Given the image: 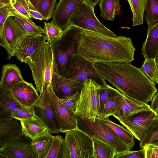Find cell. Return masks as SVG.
Returning <instances> with one entry per match:
<instances>
[{
    "mask_svg": "<svg viewBox=\"0 0 158 158\" xmlns=\"http://www.w3.org/2000/svg\"><path fill=\"white\" fill-rule=\"evenodd\" d=\"M23 106L15 97L11 90L0 87V120L12 119L11 112Z\"/></svg>",
    "mask_w": 158,
    "mask_h": 158,
    "instance_id": "ffe728a7",
    "label": "cell"
},
{
    "mask_svg": "<svg viewBox=\"0 0 158 158\" xmlns=\"http://www.w3.org/2000/svg\"><path fill=\"white\" fill-rule=\"evenodd\" d=\"M94 8L85 0L82 1L71 19L69 25L76 27L83 30L104 35L117 36L99 21L94 13Z\"/></svg>",
    "mask_w": 158,
    "mask_h": 158,
    "instance_id": "52a82bcc",
    "label": "cell"
},
{
    "mask_svg": "<svg viewBox=\"0 0 158 158\" xmlns=\"http://www.w3.org/2000/svg\"><path fill=\"white\" fill-rule=\"evenodd\" d=\"M15 20L28 35L45 34L44 29L37 26L31 19L23 16L14 17Z\"/></svg>",
    "mask_w": 158,
    "mask_h": 158,
    "instance_id": "f546056e",
    "label": "cell"
},
{
    "mask_svg": "<svg viewBox=\"0 0 158 158\" xmlns=\"http://www.w3.org/2000/svg\"><path fill=\"white\" fill-rule=\"evenodd\" d=\"M10 2L14 8L22 15L31 19L29 8L26 0H10Z\"/></svg>",
    "mask_w": 158,
    "mask_h": 158,
    "instance_id": "60d3db41",
    "label": "cell"
},
{
    "mask_svg": "<svg viewBox=\"0 0 158 158\" xmlns=\"http://www.w3.org/2000/svg\"><path fill=\"white\" fill-rule=\"evenodd\" d=\"M83 0H60L52 15V21L63 31L69 21L80 3Z\"/></svg>",
    "mask_w": 158,
    "mask_h": 158,
    "instance_id": "9a60e30c",
    "label": "cell"
},
{
    "mask_svg": "<svg viewBox=\"0 0 158 158\" xmlns=\"http://www.w3.org/2000/svg\"><path fill=\"white\" fill-rule=\"evenodd\" d=\"M23 135L6 143L0 148V158H35L31 142L22 138Z\"/></svg>",
    "mask_w": 158,
    "mask_h": 158,
    "instance_id": "5bb4252c",
    "label": "cell"
},
{
    "mask_svg": "<svg viewBox=\"0 0 158 158\" xmlns=\"http://www.w3.org/2000/svg\"><path fill=\"white\" fill-rule=\"evenodd\" d=\"M24 63L31 69L37 91L41 93L45 86L52 85L53 75L56 71L49 42H43Z\"/></svg>",
    "mask_w": 158,
    "mask_h": 158,
    "instance_id": "3957f363",
    "label": "cell"
},
{
    "mask_svg": "<svg viewBox=\"0 0 158 158\" xmlns=\"http://www.w3.org/2000/svg\"><path fill=\"white\" fill-rule=\"evenodd\" d=\"M144 17L150 27L158 23V0H146Z\"/></svg>",
    "mask_w": 158,
    "mask_h": 158,
    "instance_id": "1f68e13d",
    "label": "cell"
},
{
    "mask_svg": "<svg viewBox=\"0 0 158 158\" xmlns=\"http://www.w3.org/2000/svg\"><path fill=\"white\" fill-rule=\"evenodd\" d=\"M133 14V26L142 25L146 0H127Z\"/></svg>",
    "mask_w": 158,
    "mask_h": 158,
    "instance_id": "f1b7e54d",
    "label": "cell"
},
{
    "mask_svg": "<svg viewBox=\"0 0 158 158\" xmlns=\"http://www.w3.org/2000/svg\"><path fill=\"white\" fill-rule=\"evenodd\" d=\"M158 115L152 110L143 111L122 118L118 121L139 141Z\"/></svg>",
    "mask_w": 158,
    "mask_h": 158,
    "instance_id": "7c38bea8",
    "label": "cell"
},
{
    "mask_svg": "<svg viewBox=\"0 0 158 158\" xmlns=\"http://www.w3.org/2000/svg\"><path fill=\"white\" fill-rule=\"evenodd\" d=\"M151 110L150 106L148 104L123 94L121 105L118 110L112 116L118 120L139 112Z\"/></svg>",
    "mask_w": 158,
    "mask_h": 158,
    "instance_id": "d6986e66",
    "label": "cell"
},
{
    "mask_svg": "<svg viewBox=\"0 0 158 158\" xmlns=\"http://www.w3.org/2000/svg\"><path fill=\"white\" fill-rule=\"evenodd\" d=\"M62 158H94L92 138L79 128L66 132Z\"/></svg>",
    "mask_w": 158,
    "mask_h": 158,
    "instance_id": "8992f818",
    "label": "cell"
},
{
    "mask_svg": "<svg viewBox=\"0 0 158 158\" xmlns=\"http://www.w3.org/2000/svg\"><path fill=\"white\" fill-rule=\"evenodd\" d=\"M156 69L155 78V83H158V56L156 59Z\"/></svg>",
    "mask_w": 158,
    "mask_h": 158,
    "instance_id": "f907efd6",
    "label": "cell"
},
{
    "mask_svg": "<svg viewBox=\"0 0 158 158\" xmlns=\"http://www.w3.org/2000/svg\"><path fill=\"white\" fill-rule=\"evenodd\" d=\"M141 52L144 59H156L158 56V23L148 28L147 37L143 43Z\"/></svg>",
    "mask_w": 158,
    "mask_h": 158,
    "instance_id": "603a6c76",
    "label": "cell"
},
{
    "mask_svg": "<svg viewBox=\"0 0 158 158\" xmlns=\"http://www.w3.org/2000/svg\"><path fill=\"white\" fill-rule=\"evenodd\" d=\"M33 85L24 80L17 84L11 90L17 101L23 106L30 107L38 100L39 95Z\"/></svg>",
    "mask_w": 158,
    "mask_h": 158,
    "instance_id": "ac0fdd59",
    "label": "cell"
},
{
    "mask_svg": "<svg viewBox=\"0 0 158 158\" xmlns=\"http://www.w3.org/2000/svg\"><path fill=\"white\" fill-rule=\"evenodd\" d=\"M120 0H100L99 6L100 16L107 20L112 21L120 12Z\"/></svg>",
    "mask_w": 158,
    "mask_h": 158,
    "instance_id": "4316f807",
    "label": "cell"
},
{
    "mask_svg": "<svg viewBox=\"0 0 158 158\" xmlns=\"http://www.w3.org/2000/svg\"><path fill=\"white\" fill-rule=\"evenodd\" d=\"M10 16L19 17L23 16L14 8L10 2L0 8V33L3 30L6 20Z\"/></svg>",
    "mask_w": 158,
    "mask_h": 158,
    "instance_id": "74e56055",
    "label": "cell"
},
{
    "mask_svg": "<svg viewBox=\"0 0 158 158\" xmlns=\"http://www.w3.org/2000/svg\"><path fill=\"white\" fill-rule=\"evenodd\" d=\"M122 95L120 92L110 98L105 103L99 117H108L115 113L121 105Z\"/></svg>",
    "mask_w": 158,
    "mask_h": 158,
    "instance_id": "4dcf8cb0",
    "label": "cell"
},
{
    "mask_svg": "<svg viewBox=\"0 0 158 158\" xmlns=\"http://www.w3.org/2000/svg\"><path fill=\"white\" fill-rule=\"evenodd\" d=\"M29 12L31 17L33 18L40 20L43 19L42 16L38 11L29 9Z\"/></svg>",
    "mask_w": 158,
    "mask_h": 158,
    "instance_id": "7dc6e473",
    "label": "cell"
},
{
    "mask_svg": "<svg viewBox=\"0 0 158 158\" xmlns=\"http://www.w3.org/2000/svg\"><path fill=\"white\" fill-rule=\"evenodd\" d=\"M56 0H42L38 11L42 16L43 19L48 21L52 16L56 5Z\"/></svg>",
    "mask_w": 158,
    "mask_h": 158,
    "instance_id": "8d00e7d4",
    "label": "cell"
},
{
    "mask_svg": "<svg viewBox=\"0 0 158 158\" xmlns=\"http://www.w3.org/2000/svg\"><path fill=\"white\" fill-rule=\"evenodd\" d=\"M17 120H0V146L22 135V127Z\"/></svg>",
    "mask_w": 158,
    "mask_h": 158,
    "instance_id": "7402d4cb",
    "label": "cell"
},
{
    "mask_svg": "<svg viewBox=\"0 0 158 158\" xmlns=\"http://www.w3.org/2000/svg\"><path fill=\"white\" fill-rule=\"evenodd\" d=\"M33 106L35 116L41 121L51 134L60 132L59 125L49 104L44 88Z\"/></svg>",
    "mask_w": 158,
    "mask_h": 158,
    "instance_id": "4fadbf2b",
    "label": "cell"
},
{
    "mask_svg": "<svg viewBox=\"0 0 158 158\" xmlns=\"http://www.w3.org/2000/svg\"><path fill=\"white\" fill-rule=\"evenodd\" d=\"M10 0H0V8L10 3Z\"/></svg>",
    "mask_w": 158,
    "mask_h": 158,
    "instance_id": "681fc988",
    "label": "cell"
},
{
    "mask_svg": "<svg viewBox=\"0 0 158 158\" xmlns=\"http://www.w3.org/2000/svg\"><path fill=\"white\" fill-rule=\"evenodd\" d=\"M47 98L53 114L59 125L60 131L66 132L78 128V118L76 114L69 111L53 92L52 85H46Z\"/></svg>",
    "mask_w": 158,
    "mask_h": 158,
    "instance_id": "30bf717a",
    "label": "cell"
},
{
    "mask_svg": "<svg viewBox=\"0 0 158 158\" xmlns=\"http://www.w3.org/2000/svg\"><path fill=\"white\" fill-rule=\"evenodd\" d=\"M158 85V83H157Z\"/></svg>",
    "mask_w": 158,
    "mask_h": 158,
    "instance_id": "f5cc1de1",
    "label": "cell"
},
{
    "mask_svg": "<svg viewBox=\"0 0 158 158\" xmlns=\"http://www.w3.org/2000/svg\"><path fill=\"white\" fill-rule=\"evenodd\" d=\"M12 117L19 121L33 119L35 118L34 106L18 108L11 112Z\"/></svg>",
    "mask_w": 158,
    "mask_h": 158,
    "instance_id": "d590c367",
    "label": "cell"
},
{
    "mask_svg": "<svg viewBox=\"0 0 158 158\" xmlns=\"http://www.w3.org/2000/svg\"><path fill=\"white\" fill-rule=\"evenodd\" d=\"M93 140L94 158H115V149L109 144L96 138Z\"/></svg>",
    "mask_w": 158,
    "mask_h": 158,
    "instance_id": "83f0119b",
    "label": "cell"
},
{
    "mask_svg": "<svg viewBox=\"0 0 158 158\" xmlns=\"http://www.w3.org/2000/svg\"><path fill=\"white\" fill-rule=\"evenodd\" d=\"M115 158H145V150L143 148L138 151L130 150L116 154Z\"/></svg>",
    "mask_w": 158,
    "mask_h": 158,
    "instance_id": "7bdbcfd3",
    "label": "cell"
},
{
    "mask_svg": "<svg viewBox=\"0 0 158 158\" xmlns=\"http://www.w3.org/2000/svg\"><path fill=\"white\" fill-rule=\"evenodd\" d=\"M150 106L151 110L154 112H158V92H157L154 96Z\"/></svg>",
    "mask_w": 158,
    "mask_h": 158,
    "instance_id": "bcb514c9",
    "label": "cell"
},
{
    "mask_svg": "<svg viewBox=\"0 0 158 158\" xmlns=\"http://www.w3.org/2000/svg\"><path fill=\"white\" fill-rule=\"evenodd\" d=\"M97 117L110 127L131 149H132L135 144L134 136L128 129L112 122L108 117L104 118Z\"/></svg>",
    "mask_w": 158,
    "mask_h": 158,
    "instance_id": "484cf974",
    "label": "cell"
},
{
    "mask_svg": "<svg viewBox=\"0 0 158 158\" xmlns=\"http://www.w3.org/2000/svg\"><path fill=\"white\" fill-rule=\"evenodd\" d=\"M19 68L14 64H8L2 68L0 87L12 90L19 82L23 81Z\"/></svg>",
    "mask_w": 158,
    "mask_h": 158,
    "instance_id": "44dd1931",
    "label": "cell"
},
{
    "mask_svg": "<svg viewBox=\"0 0 158 158\" xmlns=\"http://www.w3.org/2000/svg\"><path fill=\"white\" fill-rule=\"evenodd\" d=\"M100 75L125 94L148 104L157 91L155 83L130 63L97 62Z\"/></svg>",
    "mask_w": 158,
    "mask_h": 158,
    "instance_id": "6da1fadb",
    "label": "cell"
},
{
    "mask_svg": "<svg viewBox=\"0 0 158 158\" xmlns=\"http://www.w3.org/2000/svg\"><path fill=\"white\" fill-rule=\"evenodd\" d=\"M22 134L31 140L41 135L48 130L41 121L35 115L33 119L20 121Z\"/></svg>",
    "mask_w": 158,
    "mask_h": 158,
    "instance_id": "d4e9b609",
    "label": "cell"
},
{
    "mask_svg": "<svg viewBox=\"0 0 158 158\" xmlns=\"http://www.w3.org/2000/svg\"><path fill=\"white\" fill-rule=\"evenodd\" d=\"M44 23L45 35L47 37L48 41L50 43L62 33L63 31L52 21L49 23L44 22Z\"/></svg>",
    "mask_w": 158,
    "mask_h": 158,
    "instance_id": "ab89813d",
    "label": "cell"
},
{
    "mask_svg": "<svg viewBox=\"0 0 158 158\" xmlns=\"http://www.w3.org/2000/svg\"><path fill=\"white\" fill-rule=\"evenodd\" d=\"M29 9L38 11L39 5L42 0H26Z\"/></svg>",
    "mask_w": 158,
    "mask_h": 158,
    "instance_id": "f6af8a7d",
    "label": "cell"
},
{
    "mask_svg": "<svg viewBox=\"0 0 158 158\" xmlns=\"http://www.w3.org/2000/svg\"><path fill=\"white\" fill-rule=\"evenodd\" d=\"M80 92H78L65 98L60 99L62 104L71 112L75 113Z\"/></svg>",
    "mask_w": 158,
    "mask_h": 158,
    "instance_id": "b9f144b4",
    "label": "cell"
},
{
    "mask_svg": "<svg viewBox=\"0 0 158 158\" xmlns=\"http://www.w3.org/2000/svg\"><path fill=\"white\" fill-rule=\"evenodd\" d=\"M150 143L158 146V139L153 140Z\"/></svg>",
    "mask_w": 158,
    "mask_h": 158,
    "instance_id": "816d5d0a",
    "label": "cell"
},
{
    "mask_svg": "<svg viewBox=\"0 0 158 158\" xmlns=\"http://www.w3.org/2000/svg\"><path fill=\"white\" fill-rule=\"evenodd\" d=\"M64 139L60 135L54 136L49 152L45 158H62Z\"/></svg>",
    "mask_w": 158,
    "mask_h": 158,
    "instance_id": "e575fe53",
    "label": "cell"
},
{
    "mask_svg": "<svg viewBox=\"0 0 158 158\" xmlns=\"http://www.w3.org/2000/svg\"><path fill=\"white\" fill-rule=\"evenodd\" d=\"M158 139V115L156 117L148 129L142 139L139 141L141 148Z\"/></svg>",
    "mask_w": 158,
    "mask_h": 158,
    "instance_id": "836d02e7",
    "label": "cell"
},
{
    "mask_svg": "<svg viewBox=\"0 0 158 158\" xmlns=\"http://www.w3.org/2000/svg\"><path fill=\"white\" fill-rule=\"evenodd\" d=\"M77 118L80 129L90 137L111 145L115 149L117 154L131 150L110 127L97 117L94 120Z\"/></svg>",
    "mask_w": 158,
    "mask_h": 158,
    "instance_id": "5b68a950",
    "label": "cell"
},
{
    "mask_svg": "<svg viewBox=\"0 0 158 158\" xmlns=\"http://www.w3.org/2000/svg\"><path fill=\"white\" fill-rule=\"evenodd\" d=\"M77 54L88 60L130 63L135 49L129 37L109 36L82 30L78 41Z\"/></svg>",
    "mask_w": 158,
    "mask_h": 158,
    "instance_id": "7a4b0ae2",
    "label": "cell"
},
{
    "mask_svg": "<svg viewBox=\"0 0 158 158\" xmlns=\"http://www.w3.org/2000/svg\"><path fill=\"white\" fill-rule=\"evenodd\" d=\"M140 69L149 79L155 83L156 69V59H144V61Z\"/></svg>",
    "mask_w": 158,
    "mask_h": 158,
    "instance_id": "f35d334b",
    "label": "cell"
},
{
    "mask_svg": "<svg viewBox=\"0 0 158 158\" xmlns=\"http://www.w3.org/2000/svg\"><path fill=\"white\" fill-rule=\"evenodd\" d=\"M82 30L69 25L61 34L50 43L53 52L57 73L65 77L72 58L77 54V41Z\"/></svg>",
    "mask_w": 158,
    "mask_h": 158,
    "instance_id": "277c9868",
    "label": "cell"
},
{
    "mask_svg": "<svg viewBox=\"0 0 158 158\" xmlns=\"http://www.w3.org/2000/svg\"><path fill=\"white\" fill-rule=\"evenodd\" d=\"M65 77L81 83L86 79H91L101 87L107 85L95 69L94 63L78 54L73 56Z\"/></svg>",
    "mask_w": 158,
    "mask_h": 158,
    "instance_id": "9c48e42d",
    "label": "cell"
},
{
    "mask_svg": "<svg viewBox=\"0 0 158 158\" xmlns=\"http://www.w3.org/2000/svg\"><path fill=\"white\" fill-rule=\"evenodd\" d=\"M28 35L15 19L14 17H9L4 24L0 33V45L7 52V59L10 60L15 56L16 48L23 38Z\"/></svg>",
    "mask_w": 158,
    "mask_h": 158,
    "instance_id": "8fae6325",
    "label": "cell"
},
{
    "mask_svg": "<svg viewBox=\"0 0 158 158\" xmlns=\"http://www.w3.org/2000/svg\"><path fill=\"white\" fill-rule=\"evenodd\" d=\"M143 148L145 150V158H158V146L149 143Z\"/></svg>",
    "mask_w": 158,
    "mask_h": 158,
    "instance_id": "ee69618b",
    "label": "cell"
},
{
    "mask_svg": "<svg viewBox=\"0 0 158 158\" xmlns=\"http://www.w3.org/2000/svg\"><path fill=\"white\" fill-rule=\"evenodd\" d=\"M48 41L44 35H27L20 41L15 50V56L24 62L44 41Z\"/></svg>",
    "mask_w": 158,
    "mask_h": 158,
    "instance_id": "e0dca14e",
    "label": "cell"
},
{
    "mask_svg": "<svg viewBox=\"0 0 158 158\" xmlns=\"http://www.w3.org/2000/svg\"><path fill=\"white\" fill-rule=\"evenodd\" d=\"M89 4L94 7L99 3L100 0H85Z\"/></svg>",
    "mask_w": 158,
    "mask_h": 158,
    "instance_id": "c3c4849f",
    "label": "cell"
},
{
    "mask_svg": "<svg viewBox=\"0 0 158 158\" xmlns=\"http://www.w3.org/2000/svg\"><path fill=\"white\" fill-rule=\"evenodd\" d=\"M54 137L47 130L41 135L31 140V147L35 158H45Z\"/></svg>",
    "mask_w": 158,
    "mask_h": 158,
    "instance_id": "cb8c5ba5",
    "label": "cell"
},
{
    "mask_svg": "<svg viewBox=\"0 0 158 158\" xmlns=\"http://www.w3.org/2000/svg\"><path fill=\"white\" fill-rule=\"evenodd\" d=\"M100 86L91 79H86L80 92L75 113L81 119L94 120L99 116L98 91Z\"/></svg>",
    "mask_w": 158,
    "mask_h": 158,
    "instance_id": "ba28073f",
    "label": "cell"
},
{
    "mask_svg": "<svg viewBox=\"0 0 158 158\" xmlns=\"http://www.w3.org/2000/svg\"><path fill=\"white\" fill-rule=\"evenodd\" d=\"M120 92L108 85L101 87L98 91V111L100 116L105 103L110 97Z\"/></svg>",
    "mask_w": 158,
    "mask_h": 158,
    "instance_id": "d6a6232c",
    "label": "cell"
},
{
    "mask_svg": "<svg viewBox=\"0 0 158 158\" xmlns=\"http://www.w3.org/2000/svg\"><path fill=\"white\" fill-rule=\"evenodd\" d=\"M83 83H80L54 73L52 76V87L53 92L60 99H62L80 92Z\"/></svg>",
    "mask_w": 158,
    "mask_h": 158,
    "instance_id": "2e32d148",
    "label": "cell"
}]
</instances>
